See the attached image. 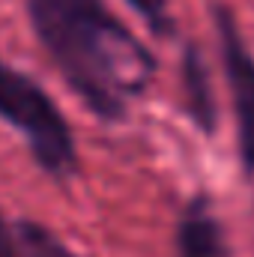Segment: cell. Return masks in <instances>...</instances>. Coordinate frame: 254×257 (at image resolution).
<instances>
[{
  "mask_svg": "<svg viewBox=\"0 0 254 257\" xmlns=\"http://www.w3.org/2000/svg\"><path fill=\"white\" fill-rule=\"evenodd\" d=\"M24 6L39 45L87 111L105 123L126 120L159 63L108 0H24Z\"/></svg>",
  "mask_w": 254,
  "mask_h": 257,
  "instance_id": "cell-1",
  "label": "cell"
},
{
  "mask_svg": "<svg viewBox=\"0 0 254 257\" xmlns=\"http://www.w3.org/2000/svg\"><path fill=\"white\" fill-rule=\"evenodd\" d=\"M0 120L9 123L24 141L33 162L54 180L78 174V141L66 114L48 90L0 57Z\"/></svg>",
  "mask_w": 254,
  "mask_h": 257,
  "instance_id": "cell-2",
  "label": "cell"
},
{
  "mask_svg": "<svg viewBox=\"0 0 254 257\" xmlns=\"http://www.w3.org/2000/svg\"><path fill=\"white\" fill-rule=\"evenodd\" d=\"M212 24H215L218 54L233 102V117H236L239 162L245 174H254V51L248 48L233 12L224 3L212 6Z\"/></svg>",
  "mask_w": 254,
  "mask_h": 257,
  "instance_id": "cell-3",
  "label": "cell"
},
{
  "mask_svg": "<svg viewBox=\"0 0 254 257\" xmlns=\"http://www.w3.org/2000/svg\"><path fill=\"white\" fill-rule=\"evenodd\" d=\"M177 254L180 257H227L224 227L206 194H194L177 224Z\"/></svg>",
  "mask_w": 254,
  "mask_h": 257,
  "instance_id": "cell-4",
  "label": "cell"
},
{
  "mask_svg": "<svg viewBox=\"0 0 254 257\" xmlns=\"http://www.w3.org/2000/svg\"><path fill=\"white\" fill-rule=\"evenodd\" d=\"M180 87H183V105L194 126L206 138L218 126V108H215V93H212V75L203 60L200 48L194 42H186L183 60H180Z\"/></svg>",
  "mask_w": 254,
  "mask_h": 257,
  "instance_id": "cell-5",
  "label": "cell"
},
{
  "mask_svg": "<svg viewBox=\"0 0 254 257\" xmlns=\"http://www.w3.org/2000/svg\"><path fill=\"white\" fill-rule=\"evenodd\" d=\"M15 230H18V251H21L18 257H84L39 221L24 218L15 224Z\"/></svg>",
  "mask_w": 254,
  "mask_h": 257,
  "instance_id": "cell-6",
  "label": "cell"
},
{
  "mask_svg": "<svg viewBox=\"0 0 254 257\" xmlns=\"http://www.w3.org/2000/svg\"><path fill=\"white\" fill-rule=\"evenodd\" d=\"M126 3L144 18V24L150 27L153 36H174L177 24H174L168 0H126Z\"/></svg>",
  "mask_w": 254,
  "mask_h": 257,
  "instance_id": "cell-7",
  "label": "cell"
},
{
  "mask_svg": "<svg viewBox=\"0 0 254 257\" xmlns=\"http://www.w3.org/2000/svg\"><path fill=\"white\" fill-rule=\"evenodd\" d=\"M18 230L15 224H9V218L0 209V257H18Z\"/></svg>",
  "mask_w": 254,
  "mask_h": 257,
  "instance_id": "cell-8",
  "label": "cell"
}]
</instances>
